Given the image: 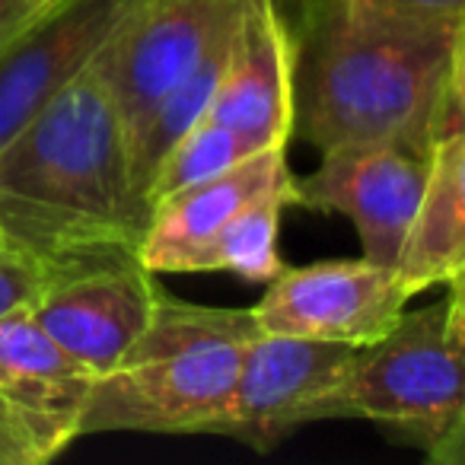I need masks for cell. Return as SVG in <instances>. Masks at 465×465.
<instances>
[{"label":"cell","instance_id":"1","mask_svg":"<svg viewBox=\"0 0 465 465\" xmlns=\"http://www.w3.org/2000/svg\"><path fill=\"white\" fill-rule=\"evenodd\" d=\"M147 223L122 112L90 64L0 147V226L48 274L141 259Z\"/></svg>","mask_w":465,"mask_h":465},{"label":"cell","instance_id":"2","mask_svg":"<svg viewBox=\"0 0 465 465\" xmlns=\"http://www.w3.org/2000/svg\"><path fill=\"white\" fill-rule=\"evenodd\" d=\"M459 23L319 0L297 48V122L319 150L433 137Z\"/></svg>","mask_w":465,"mask_h":465},{"label":"cell","instance_id":"3","mask_svg":"<svg viewBox=\"0 0 465 465\" xmlns=\"http://www.w3.org/2000/svg\"><path fill=\"white\" fill-rule=\"evenodd\" d=\"M255 335L252 310L201 306L160 291L143 335L93 382L80 437L204 433L236 386Z\"/></svg>","mask_w":465,"mask_h":465},{"label":"cell","instance_id":"4","mask_svg":"<svg viewBox=\"0 0 465 465\" xmlns=\"http://www.w3.org/2000/svg\"><path fill=\"white\" fill-rule=\"evenodd\" d=\"M361 418L443 462L465 418V357L450 335L446 300L405 312L386 338L357 348L312 420Z\"/></svg>","mask_w":465,"mask_h":465},{"label":"cell","instance_id":"5","mask_svg":"<svg viewBox=\"0 0 465 465\" xmlns=\"http://www.w3.org/2000/svg\"><path fill=\"white\" fill-rule=\"evenodd\" d=\"M433 147V137H392L322 150V163L293 179V204L348 217L363 259L399 265L430 179Z\"/></svg>","mask_w":465,"mask_h":465},{"label":"cell","instance_id":"6","mask_svg":"<svg viewBox=\"0 0 465 465\" xmlns=\"http://www.w3.org/2000/svg\"><path fill=\"white\" fill-rule=\"evenodd\" d=\"M252 4L255 0H137L93 61L128 134L175 84L230 45Z\"/></svg>","mask_w":465,"mask_h":465},{"label":"cell","instance_id":"7","mask_svg":"<svg viewBox=\"0 0 465 465\" xmlns=\"http://www.w3.org/2000/svg\"><path fill=\"white\" fill-rule=\"evenodd\" d=\"M414 291L395 265L344 259L303 268H281L252 306L268 335L312 338V341L367 348L386 338L405 316Z\"/></svg>","mask_w":465,"mask_h":465},{"label":"cell","instance_id":"8","mask_svg":"<svg viewBox=\"0 0 465 465\" xmlns=\"http://www.w3.org/2000/svg\"><path fill=\"white\" fill-rule=\"evenodd\" d=\"M357 348L291 335H259L249 341L236 386L204 433L236 440L255 452H268L297 427L310 424V411L348 367Z\"/></svg>","mask_w":465,"mask_h":465},{"label":"cell","instance_id":"9","mask_svg":"<svg viewBox=\"0 0 465 465\" xmlns=\"http://www.w3.org/2000/svg\"><path fill=\"white\" fill-rule=\"evenodd\" d=\"M160 291L141 259L48 272L29 312L80 363L103 376L143 335Z\"/></svg>","mask_w":465,"mask_h":465},{"label":"cell","instance_id":"10","mask_svg":"<svg viewBox=\"0 0 465 465\" xmlns=\"http://www.w3.org/2000/svg\"><path fill=\"white\" fill-rule=\"evenodd\" d=\"M211 122L259 147H287L297 124V42L274 0H255L226 48Z\"/></svg>","mask_w":465,"mask_h":465},{"label":"cell","instance_id":"11","mask_svg":"<svg viewBox=\"0 0 465 465\" xmlns=\"http://www.w3.org/2000/svg\"><path fill=\"white\" fill-rule=\"evenodd\" d=\"M137 0H67L0 54V147L96 61Z\"/></svg>","mask_w":465,"mask_h":465},{"label":"cell","instance_id":"12","mask_svg":"<svg viewBox=\"0 0 465 465\" xmlns=\"http://www.w3.org/2000/svg\"><path fill=\"white\" fill-rule=\"evenodd\" d=\"M297 175L287 166V147L262 150L198 185H188L150 207V223L141 242V262L153 274H192L201 249L246 211L252 201L274 192H291Z\"/></svg>","mask_w":465,"mask_h":465},{"label":"cell","instance_id":"13","mask_svg":"<svg viewBox=\"0 0 465 465\" xmlns=\"http://www.w3.org/2000/svg\"><path fill=\"white\" fill-rule=\"evenodd\" d=\"M93 382L96 373L67 354L29 310L0 316V395L61 452L80 440Z\"/></svg>","mask_w":465,"mask_h":465},{"label":"cell","instance_id":"14","mask_svg":"<svg viewBox=\"0 0 465 465\" xmlns=\"http://www.w3.org/2000/svg\"><path fill=\"white\" fill-rule=\"evenodd\" d=\"M395 268L414 293L465 272V131L437 137L430 179Z\"/></svg>","mask_w":465,"mask_h":465},{"label":"cell","instance_id":"15","mask_svg":"<svg viewBox=\"0 0 465 465\" xmlns=\"http://www.w3.org/2000/svg\"><path fill=\"white\" fill-rule=\"evenodd\" d=\"M226 48L213 52L201 67H194L182 84H175L153 109L143 115V122L128 134V160H131V179H134L141 198L150 204V185H153L156 169L169 156V150L207 115L213 103V93L220 86L223 74Z\"/></svg>","mask_w":465,"mask_h":465},{"label":"cell","instance_id":"16","mask_svg":"<svg viewBox=\"0 0 465 465\" xmlns=\"http://www.w3.org/2000/svg\"><path fill=\"white\" fill-rule=\"evenodd\" d=\"M293 204L291 192H274L252 201L242 213L230 220L223 230L201 249L192 274L198 272H230L252 284H268L281 274L284 262L278 252L281 211Z\"/></svg>","mask_w":465,"mask_h":465},{"label":"cell","instance_id":"17","mask_svg":"<svg viewBox=\"0 0 465 465\" xmlns=\"http://www.w3.org/2000/svg\"><path fill=\"white\" fill-rule=\"evenodd\" d=\"M262 150L265 147H259L255 141L242 137L240 131L211 122V118H201V122L169 150L163 166L156 169L153 185H150V207H153L156 201L169 198V194L182 192V188L207 182L220 173H230L232 166H240V163H246L249 156L262 153Z\"/></svg>","mask_w":465,"mask_h":465},{"label":"cell","instance_id":"18","mask_svg":"<svg viewBox=\"0 0 465 465\" xmlns=\"http://www.w3.org/2000/svg\"><path fill=\"white\" fill-rule=\"evenodd\" d=\"M45 284V268L0 226V316L29 310Z\"/></svg>","mask_w":465,"mask_h":465},{"label":"cell","instance_id":"19","mask_svg":"<svg viewBox=\"0 0 465 465\" xmlns=\"http://www.w3.org/2000/svg\"><path fill=\"white\" fill-rule=\"evenodd\" d=\"M58 446L0 395V465H45L58 456Z\"/></svg>","mask_w":465,"mask_h":465},{"label":"cell","instance_id":"20","mask_svg":"<svg viewBox=\"0 0 465 465\" xmlns=\"http://www.w3.org/2000/svg\"><path fill=\"white\" fill-rule=\"evenodd\" d=\"M64 4L67 0H0V54Z\"/></svg>","mask_w":465,"mask_h":465},{"label":"cell","instance_id":"21","mask_svg":"<svg viewBox=\"0 0 465 465\" xmlns=\"http://www.w3.org/2000/svg\"><path fill=\"white\" fill-rule=\"evenodd\" d=\"M351 7H370L382 14L418 16V20L459 23L465 16V0H344Z\"/></svg>","mask_w":465,"mask_h":465},{"label":"cell","instance_id":"22","mask_svg":"<svg viewBox=\"0 0 465 465\" xmlns=\"http://www.w3.org/2000/svg\"><path fill=\"white\" fill-rule=\"evenodd\" d=\"M450 287V297H446V322H450V335L452 341L459 344L465 357V281H452ZM440 465H465V418L459 424V433L452 437L450 450H446L443 462Z\"/></svg>","mask_w":465,"mask_h":465},{"label":"cell","instance_id":"23","mask_svg":"<svg viewBox=\"0 0 465 465\" xmlns=\"http://www.w3.org/2000/svg\"><path fill=\"white\" fill-rule=\"evenodd\" d=\"M462 115H465V16L459 20V29H456L450 84H446V109H443V118H440V134L437 137H443Z\"/></svg>","mask_w":465,"mask_h":465},{"label":"cell","instance_id":"24","mask_svg":"<svg viewBox=\"0 0 465 465\" xmlns=\"http://www.w3.org/2000/svg\"><path fill=\"white\" fill-rule=\"evenodd\" d=\"M450 131H465V115L462 118H459V122L456 124H452V128ZM450 131H446V134H450Z\"/></svg>","mask_w":465,"mask_h":465}]
</instances>
